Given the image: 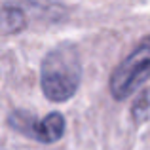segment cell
Listing matches in <instances>:
<instances>
[{
  "instance_id": "obj_1",
  "label": "cell",
  "mask_w": 150,
  "mask_h": 150,
  "mask_svg": "<svg viewBox=\"0 0 150 150\" xmlns=\"http://www.w3.org/2000/svg\"><path fill=\"white\" fill-rule=\"evenodd\" d=\"M82 82L80 53L72 44L50 50L40 65V88L51 103H67L76 95Z\"/></svg>"
},
{
  "instance_id": "obj_2",
  "label": "cell",
  "mask_w": 150,
  "mask_h": 150,
  "mask_svg": "<svg viewBox=\"0 0 150 150\" xmlns=\"http://www.w3.org/2000/svg\"><path fill=\"white\" fill-rule=\"evenodd\" d=\"M150 78V34L144 36L125 59L118 63L108 80L110 95L124 101Z\"/></svg>"
},
{
  "instance_id": "obj_3",
  "label": "cell",
  "mask_w": 150,
  "mask_h": 150,
  "mask_svg": "<svg viewBox=\"0 0 150 150\" xmlns=\"http://www.w3.org/2000/svg\"><path fill=\"white\" fill-rule=\"evenodd\" d=\"M8 124L11 129H15L17 133L34 139L38 143H57L63 135H65V116L61 112H50L46 118L38 120L34 114L27 112V110H13V112L8 116Z\"/></svg>"
},
{
  "instance_id": "obj_4",
  "label": "cell",
  "mask_w": 150,
  "mask_h": 150,
  "mask_svg": "<svg viewBox=\"0 0 150 150\" xmlns=\"http://www.w3.org/2000/svg\"><path fill=\"white\" fill-rule=\"evenodd\" d=\"M27 27V17L19 8L15 6H2V33L4 34H17Z\"/></svg>"
},
{
  "instance_id": "obj_5",
  "label": "cell",
  "mask_w": 150,
  "mask_h": 150,
  "mask_svg": "<svg viewBox=\"0 0 150 150\" xmlns=\"http://www.w3.org/2000/svg\"><path fill=\"white\" fill-rule=\"evenodd\" d=\"M131 116L137 124L144 122L150 116V88L144 89L135 99V103H133V106H131Z\"/></svg>"
}]
</instances>
